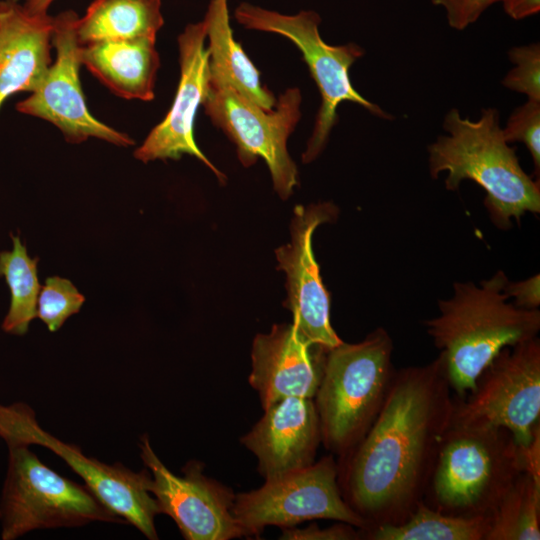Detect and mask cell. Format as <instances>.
<instances>
[{"label":"cell","instance_id":"obj_1","mask_svg":"<svg viewBox=\"0 0 540 540\" xmlns=\"http://www.w3.org/2000/svg\"><path fill=\"white\" fill-rule=\"evenodd\" d=\"M450 390L439 356L426 365L395 371L372 425L340 458L341 494L365 528L401 523L423 501L451 424Z\"/></svg>","mask_w":540,"mask_h":540},{"label":"cell","instance_id":"obj_2","mask_svg":"<svg viewBox=\"0 0 540 540\" xmlns=\"http://www.w3.org/2000/svg\"><path fill=\"white\" fill-rule=\"evenodd\" d=\"M507 282L501 270L479 285L456 282L453 295L438 301L439 315L424 321L440 351L449 386L459 398L474 388L503 348L537 337L539 310L508 302Z\"/></svg>","mask_w":540,"mask_h":540},{"label":"cell","instance_id":"obj_3","mask_svg":"<svg viewBox=\"0 0 540 540\" xmlns=\"http://www.w3.org/2000/svg\"><path fill=\"white\" fill-rule=\"evenodd\" d=\"M439 136L428 146L429 171L436 179L446 172L447 190H458L463 180H472L486 192L485 206L495 225L511 227L526 212H540L539 180L522 169L515 150L504 139L496 108H484L471 121L457 108L445 116Z\"/></svg>","mask_w":540,"mask_h":540},{"label":"cell","instance_id":"obj_4","mask_svg":"<svg viewBox=\"0 0 540 540\" xmlns=\"http://www.w3.org/2000/svg\"><path fill=\"white\" fill-rule=\"evenodd\" d=\"M523 471L521 448L508 430L451 423L423 502L447 515L490 516Z\"/></svg>","mask_w":540,"mask_h":540},{"label":"cell","instance_id":"obj_5","mask_svg":"<svg viewBox=\"0 0 540 540\" xmlns=\"http://www.w3.org/2000/svg\"><path fill=\"white\" fill-rule=\"evenodd\" d=\"M392 352L382 327L361 342L326 349L314 403L321 442L340 458L365 435L385 401L395 373Z\"/></svg>","mask_w":540,"mask_h":540},{"label":"cell","instance_id":"obj_6","mask_svg":"<svg viewBox=\"0 0 540 540\" xmlns=\"http://www.w3.org/2000/svg\"><path fill=\"white\" fill-rule=\"evenodd\" d=\"M7 473L0 498L1 539L38 529L79 527L94 521L125 523L86 485L46 466L27 445L7 446Z\"/></svg>","mask_w":540,"mask_h":540},{"label":"cell","instance_id":"obj_7","mask_svg":"<svg viewBox=\"0 0 540 540\" xmlns=\"http://www.w3.org/2000/svg\"><path fill=\"white\" fill-rule=\"evenodd\" d=\"M235 19L246 29L276 33L291 40L301 51L320 95L312 135L302 154L304 163L314 161L325 148L330 132L337 123V108L348 101L362 106L376 117L392 119L380 106L364 98L352 85L349 70L365 51L356 43L330 45L319 33L320 16L312 10L285 15L262 7L241 3Z\"/></svg>","mask_w":540,"mask_h":540},{"label":"cell","instance_id":"obj_8","mask_svg":"<svg viewBox=\"0 0 540 540\" xmlns=\"http://www.w3.org/2000/svg\"><path fill=\"white\" fill-rule=\"evenodd\" d=\"M301 102L300 90L289 88L280 95L274 110H265L225 81L209 75L201 105L212 123L236 145L238 159L245 167L264 159L275 191L287 199L298 182L287 140L301 118Z\"/></svg>","mask_w":540,"mask_h":540},{"label":"cell","instance_id":"obj_9","mask_svg":"<svg viewBox=\"0 0 540 540\" xmlns=\"http://www.w3.org/2000/svg\"><path fill=\"white\" fill-rule=\"evenodd\" d=\"M540 416V341L503 348L478 376L474 388L454 400L451 423L500 427L519 446L531 443Z\"/></svg>","mask_w":540,"mask_h":540},{"label":"cell","instance_id":"obj_10","mask_svg":"<svg viewBox=\"0 0 540 540\" xmlns=\"http://www.w3.org/2000/svg\"><path fill=\"white\" fill-rule=\"evenodd\" d=\"M0 437L7 446L39 445L51 450L125 523L133 525L150 540L158 539L154 519L161 512L148 490L151 473L147 468L134 472L121 463L108 465L85 456L78 446L44 430L34 410L23 402L0 404Z\"/></svg>","mask_w":540,"mask_h":540},{"label":"cell","instance_id":"obj_11","mask_svg":"<svg viewBox=\"0 0 540 540\" xmlns=\"http://www.w3.org/2000/svg\"><path fill=\"white\" fill-rule=\"evenodd\" d=\"M232 514L246 536H259L268 525L285 528L315 519L366 527L341 494L338 464L332 456L235 495Z\"/></svg>","mask_w":540,"mask_h":540},{"label":"cell","instance_id":"obj_12","mask_svg":"<svg viewBox=\"0 0 540 540\" xmlns=\"http://www.w3.org/2000/svg\"><path fill=\"white\" fill-rule=\"evenodd\" d=\"M78 15L66 10L53 17L51 44L56 59L39 86L16 104L20 113L55 125L69 143L95 137L117 146L133 145L127 134L97 120L89 111L79 79L80 43L76 34Z\"/></svg>","mask_w":540,"mask_h":540},{"label":"cell","instance_id":"obj_13","mask_svg":"<svg viewBox=\"0 0 540 540\" xmlns=\"http://www.w3.org/2000/svg\"><path fill=\"white\" fill-rule=\"evenodd\" d=\"M140 457L151 473L148 490L158 502L160 512L170 516L187 540H230L245 532L232 514L233 491L207 477L204 465L188 462L183 476L172 473L143 435Z\"/></svg>","mask_w":540,"mask_h":540},{"label":"cell","instance_id":"obj_14","mask_svg":"<svg viewBox=\"0 0 540 540\" xmlns=\"http://www.w3.org/2000/svg\"><path fill=\"white\" fill-rule=\"evenodd\" d=\"M337 207L324 202L298 205L291 222V240L276 249L278 269L286 274L287 298L293 325L310 343L332 348L342 340L330 323V298L314 258L312 236L322 223L334 221Z\"/></svg>","mask_w":540,"mask_h":540},{"label":"cell","instance_id":"obj_15","mask_svg":"<svg viewBox=\"0 0 540 540\" xmlns=\"http://www.w3.org/2000/svg\"><path fill=\"white\" fill-rule=\"evenodd\" d=\"M204 21L188 24L178 36L180 80L177 92L165 118L148 134L134 157L144 163L156 159H179L189 154L211 169L219 181L225 175L219 171L197 146L193 125L209 83V53L205 48Z\"/></svg>","mask_w":540,"mask_h":540},{"label":"cell","instance_id":"obj_16","mask_svg":"<svg viewBox=\"0 0 540 540\" xmlns=\"http://www.w3.org/2000/svg\"><path fill=\"white\" fill-rule=\"evenodd\" d=\"M326 349L307 341L292 324H275L253 340L249 384L264 409L288 397L314 398Z\"/></svg>","mask_w":540,"mask_h":540},{"label":"cell","instance_id":"obj_17","mask_svg":"<svg viewBox=\"0 0 540 540\" xmlns=\"http://www.w3.org/2000/svg\"><path fill=\"white\" fill-rule=\"evenodd\" d=\"M321 428L312 398L288 397L264 409L263 416L241 443L258 460L265 480L314 463Z\"/></svg>","mask_w":540,"mask_h":540},{"label":"cell","instance_id":"obj_18","mask_svg":"<svg viewBox=\"0 0 540 540\" xmlns=\"http://www.w3.org/2000/svg\"><path fill=\"white\" fill-rule=\"evenodd\" d=\"M53 17L32 15L19 0L0 1V109L18 92H33L51 65Z\"/></svg>","mask_w":540,"mask_h":540},{"label":"cell","instance_id":"obj_19","mask_svg":"<svg viewBox=\"0 0 540 540\" xmlns=\"http://www.w3.org/2000/svg\"><path fill=\"white\" fill-rule=\"evenodd\" d=\"M155 43L139 39L80 45V61L117 96L150 101L160 66Z\"/></svg>","mask_w":540,"mask_h":540},{"label":"cell","instance_id":"obj_20","mask_svg":"<svg viewBox=\"0 0 540 540\" xmlns=\"http://www.w3.org/2000/svg\"><path fill=\"white\" fill-rule=\"evenodd\" d=\"M203 21L209 39L210 77L225 81L261 108L273 109L276 103L274 95L262 85L258 70L234 40L228 0H210Z\"/></svg>","mask_w":540,"mask_h":540},{"label":"cell","instance_id":"obj_21","mask_svg":"<svg viewBox=\"0 0 540 540\" xmlns=\"http://www.w3.org/2000/svg\"><path fill=\"white\" fill-rule=\"evenodd\" d=\"M164 24L161 0H94L78 18L80 45L98 41L156 40Z\"/></svg>","mask_w":540,"mask_h":540},{"label":"cell","instance_id":"obj_22","mask_svg":"<svg viewBox=\"0 0 540 540\" xmlns=\"http://www.w3.org/2000/svg\"><path fill=\"white\" fill-rule=\"evenodd\" d=\"M489 526L490 516L447 515L421 501L405 521L359 529V535L369 540H485Z\"/></svg>","mask_w":540,"mask_h":540},{"label":"cell","instance_id":"obj_23","mask_svg":"<svg viewBox=\"0 0 540 540\" xmlns=\"http://www.w3.org/2000/svg\"><path fill=\"white\" fill-rule=\"evenodd\" d=\"M540 539V478L523 471L490 514L485 540Z\"/></svg>","mask_w":540,"mask_h":540},{"label":"cell","instance_id":"obj_24","mask_svg":"<svg viewBox=\"0 0 540 540\" xmlns=\"http://www.w3.org/2000/svg\"><path fill=\"white\" fill-rule=\"evenodd\" d=\"M13 249L0 252V276L11 294L10 307L2 329L9 334L24 335L36 317L41 285L38 279V258L28 255L19 236H13Z\"/></svg>","mask_w":540,"mask_h":540},{"label":"cell","instance_id":"obj_25","mask_svg":"<svg viewBox=\"0 0 540 540\" xmlns=\"http://www.w3.org/2000/svg\"><path fill=\"white\" fill-rule=\"evenodd\" d=\"M84 301L85 297L70 280L49 277L39 292L36 317L45 323L49 331L54 332L70 316L80 311Z\"/></svg>","mask_w":540,"mask_h":540},{"label":"cell","instance_id":"obj_26","mask_svg":"<svg viewBox=\"0 0 540 540\" xmlns=\"http://www.w3.org/2000/svg\"><path fill=\"white\" fill-rule=\"evenodd\" d=\"M515 65L504 77V87L526 95L527 99L540 101V45L532 43L515 46L508 52Z\"/></svg>","mask_w":540,"mask_h":540},{"label":"cell","instance_id":"obj_27","mask_svg":"<svg viewBox=\"0 0 540 540\" xmlns=\"http://www.w3.org/2000/svg\"><path fill=\"white\" fill-rule=\"evenodd\" d=\"M508 144L521 142L529 150L534 172L540 173V101L529 100L514 109L502 129Z\"/></svg>","mask_w":540,"mask_h":540},{"label":"cell","instance_id":"obj_28","mask_svg":"<svg viewBox=\"0 0 540 540\" xmlns=\"http://www.w3.org/2000/svg\"><path fill=\"white\" fill-rule=\"evenodd\" d=\"M500 0H431L444 9L449 26L464 30L475 23L491 5Z\"/></svg>","mask_w":540,"mask_h":540},{"label":"cell","instance_id":"obj_29","mask_svg":"<svg viewBox=\"0 0 540 540\" xmlns=\"http://www.w3.org/2000/svg\"><path fill=\"white\" fill-rule=\"evenodd\" d=\"M356 527L340 522L328 528H319L311 524L306 528L285 527L279 539L282 540H356L360 539Z\"/></svg>","mask_w":540,"mask_h":540},{"label":"cell","instance_id":"obj_30","mask_svg":"<svg viewBox=\"0 0 540 540\" xmlns=\"http://www.w3.org/2000/svg\"><path fill=\"white\" fill-rule=\"evenodd\" d=\"M508 297L514 298V305L524 309H537L540 305V276L536 274L519 282H508L505 286Z\"/></svg>","mask_w":540,"mask_h":540},{"label":"cell","instance_id":"obj_31","mask_svg":"<svg viewBox=\"0 0 540 540\" xmlns=\"http://www.w3.org/2000/svg\"><path fill=\"white\" fill-rule=\"evenodd\" d=\"M505 13L514 20H523L540 11V0H500Z\"/></svg>","mask_w":540,"mask_h":540},{"label":"cell","instance_id":"obj_32","mask_svg":"<svg viewBox=\"0 0 540 540\" xmlns=\"http://www.w3.org/2000/svg\"><path fill=\"white\" fill-rule=\"evenodd\" d=\"M54 0H25L24 8L32 15H45Z\"/></svg>","mask_w":540,"mask_h":540}]
</instances>
